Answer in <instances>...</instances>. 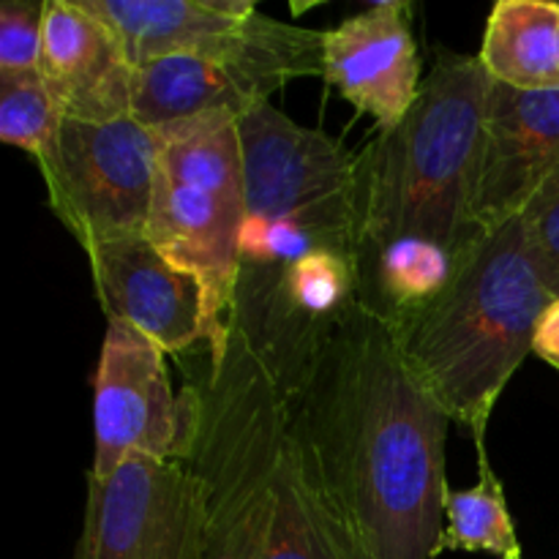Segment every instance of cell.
Here are the masks:
<instances>
[{"label": "cell", "mask_w": 559, "mask_h": 559, "mask_svg": "<svg viewBox=\"0 0 559 559\" xmlns=\"http://www.w3.org/2000/svg\"><path fill=\"white\" fill-rule=\"evenodd\" d=\"M478 60L516 91H559V3L500 0L486 22Z\"/></svg>", "instance_id": "obj_17"}, {"label": "cell", "mask_w": 559, "mask_h": 559, "mask_svg": "<svg viewBox=\"0 0 559 559\" xmlns=\"http://www.w3.org/2000/svg\"><path fill=\"white\" fill-rule=\"evenodd\" d=\"M557 164L559 91H516L491 80L473 197L478 235L522 216Z\"/></svg>", "instance_id": "obj_12"}, {"label": "cell", "mask_w": 559, "mask_h": 559, "mask_svg": "<svg viewBox=\"0 0 559 559\" xmlns=\"http://www.w3.org/2000/svg\"><path fill=\"white\" fill-rule=\"evenodd\" d=\"M475 445H478V484L462 491L448 489L445 527L437 538L435 557L445 551H486L497 559H524L508 511L506 486L491 469L486 440H475Z\"/></svg>", "instance_id": "obj_18"}, {"label": "cell", "mask_w": 559, "mask_h": 559, "mask_svg": "<svg viewBox=\"0 0 559 559\" xmlns=\"http://www.w3.org/2000/svg\"><path fill=\"white\" fill-rule=\"evenodd\" d=\"M71 559H205V502L189 462L131 456L87 478Z\"/></svg>", "instance_id": "obj_10"}, {"label": "cell", "mask_w": 559, "mask_h": 559, "mask_svg": "<svg viewBox=\"0 0 559 559\" xmlns=\"http://www.w3.org/2000/svg\"><path fill=\"white\" fill-rule=\"evenodd\" d=\"M134 71L118 33L80 0H49L38 76L66 120L131 118Z\"/></svg>", "instance_id": "obj_14"}, {"label": "cell", "mask_w": 559, "mask_h": 559, "mask_svg": "<svg viewBox=\"0 0 559 559\" xmlns=\"http://www.w3.org/2000/svg\"><path fill=\"white\" fill-rule=\"evenodd\" d=\"M246 175L238 120H213L162 136V162L145 238L205 287L211 364L233 333Z\"/></svg>", "instance_id": "obj_6"}, {"label": "cell", "mask_w": 559, "mask_h": 559, "mask_svg": "<svg viewBox=\"0 0 559 559\" xmlns=\"http://www.w3.org/2000/svg\"><path fill=\"white\" fill-rule=\"evenodd\" d=\"M49 0H5L0 5V76H36Z\"/></svg>", "instance_id": "obj_20"}, {"label": "cell", "mask_w": 559, "mask_h": 559, "mask_svg": "<svg viewBox=\"0 0 559 559\" xmlns=\"http://www.w3.org/2000/svg\"><path fill=\"white\" fill-rule=\"evenodd\" d=\"M287 399L360 559H435L451 489V415L409 369L391 328L358 306Z\"/></svg>", "instance_id": "obj_1"}, {"label": "cell", "mask_w": 559, "mask_h": 559, "mask_svg": "<svg viewBox=\"0 0 559 559\" xmlns=\"http://www.w3.org/2000/svg\"><path fill=\"white\" fill-rule=\"evenodd\" d=\"M162 162V136L134 118L63 120L52 151L38 158L55 216L82 251L145 235Z\"/></svg>", "instance_id": "obj_8"}, {"label": "cell", "mask_w": 559, "mask_h": 559, "mask_svg": "<svg viewBox=\"0 0 559 559\" xmlns=\"http://www.w3.org/2000/svg\"><path fill=\"white\" fill-rule=\"evenodd\" d=\"M63 120L41 76H0V140L5 145L22 147L38 162L52 151Z\"/></svg>", "instance_id": "obj_19"}, {"label": "cell", "mask_w": 559, "mask_h": 559, "mask_svg": "<svg viewBox=\"0 0 559 559\" xmlns=\"http://www.w3.org/2000/svg\"><path fill=\"white\" fill-rule=\"evenodd\" d=\"M246 175L233 325L251 320L278 282L320 251L360 254L358 156L271 102L238 120Z\"/></svg>", "instance_id": "obj_5"}, {"label": "cell", "mask_w": 559, "mask_h": 559, "mask_svg": "<svg viewBox=\"0 0 559 559\" xmlns=\"http://www.w3.org/2000/svg\"><path fill=\"white\" fill-rule=\"evenodd\" d=\"M522 229L540 278L559 298V164L522 211Z\"/></svg>", "instance_id": "obj_21"}, {"label": "cell", "mask_w": 559, "mask_h": 559, "mask_svg": "<svg viewBox=\"0 0 559 559\" xmlns=\"http://www.w3.org/2000/svg\"><path fill=\"white\" fill-rule=\"evenodd\" d=\"M322 76L358 112L374 118L377 129H396L424 85L413 5L385 0L328 31Z\"/></svg>", "instance_id": "obj_13"}, {"label": "cell", "mask_w": 559, "mask_h": 559, "mask_svg": "<svg viewBox=\"0 0 559 559\" xmlns=\"http://www.w3.org/2000/svg\"><path fill=\"white\" fill-rule=\"evenodd\" d=\"M489 93L478 55L440 52L407 118L358 156L360 249L426 238L462 257L484 238L473 197Z\"/></svg>", "instance_id": "obj_3"}, {"label": "cell", "mask_w": 559, "mask_h": 559, "mask_svg": "<svg viewBox=\"0 0 559 559\" xmlns=\"http://www.w3.org/2000/svg\"><path fill=\"white\" fill-rule=\"evenodd\" d=\"M265 98L233 66L205 58H162L134 71L131 118L158 136L213 120H240Z\"/></svg>", "instance_id": "obj_15"}, {"label": "cell", "mask_w": 559, "mask_h": 559, "mask_svg": "<svg viewBox=\"0 0 559 559\" xmlns=\"http://www.w3.org/2000/svg\"><path fill=\"white\" fill-rule=\"evenodd\" d=\"M533 353L559 371V298L540 317Z\"/></svg>", "instance_id": "obj_22"}, {"label": "cell", "mask_w": 559, "mask_h": 559, "mask_svg": "<svg viewBox=\"0 0 559 559\" xmlns=\"http://www.w3.org/2000/svg\"><path fill=\"white\" fill-rule=\"evenodd\" d=\"M85 257L107 322L136 328L167 355L207 342L205 287L145 235L93 246Z\"/></svg>", "instance_id": "obj_11"}, {"label": "cell", "mask_w": 559, "mask_h": 559, "mask_svg": "<svg viewBox=\"0 0 559 559\" xmlns=\"http://www.w3.org/2000/svg\"><path fill=\"white\" fill-rule=\"evenodd\" d=\"M164 349L126 322H107L98 358L91 475L107 478L131 456L191 462L200 437L202 391H173Z\"/></svg>", "instance_id": "obj_9"}, {"label": "cell", "mask_w": 559, "mask_h": 559, "mask_svg": "<svg viewBox=\"0 0 559 559\" xmlns=\"http://www.w3.org/2000/svg\"><path fill=\"white\" fill-rule=\"evenodd\" d=\"M123 41L131 63L205 58L233 66L265 102L298 76H322L325 33L262 14L251 0H80Z\"/></svg>", "instance_id": "obj_7"}, {"label": "cell", "mask_w": 559, "mask_h": 559, "mask_svg": "<svg viewBox=\"0 0 559 559\" xmlns=\"http://www.w3.org/2000/svg\"><path fill=\"white\" fill-rule=\"evenodd\" d=\"M459 257L426 238H393L360 249V306L391 331L407 325L453 278Z\"/></svg>", "instance_id": "obj_16"}, {"label": "cell", "mask_w": 559, "mask_h": 559, "mask_svg": "<svg viewBox=\"0 0 559 559\" xmlns=\"http://www.w3.org/2000/svg\"><path fill=\"white\" fill-rule=\"evenodd\" d=\"M555 300L522 218H513L459 257L448 287L393 336L451 420L484 440L497 399L533 353L540 317Z\"/></svg>", "instance_id": "obj_4"}, {"label": "cell", "mask_w": 559, "mask_h": 559, "mask_svg": "<svg viewBox=\"0 0 559 559\" xmlns=\"http://www.w3.org/2000/svg\"><path fill=\"white\" fill-rule=\"evenodd\" d=\"M200 391L189 464L205 502V559H360L306 456L293 404L238 333Z\"/></svg>", "instance_id": "obj_2"}]
</instances>
